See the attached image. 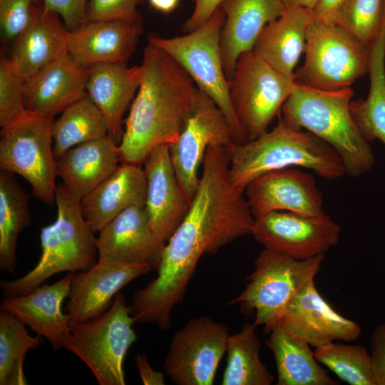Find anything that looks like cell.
Instances as JSON below:
<instances>
[{
	"mask_svg": "<svg viewBox=\"0 0 385 385\" xmlns=\"http://www.w3.org/2000/svg\"><path fill=\"white\" fill-rule=\"evenodd\" d=\"M236 143L225 115L207 95L197 88L190 114L177 140L170 146L172 163L183 191L191 200L200 180L199 170L210 146Z\"/></svg>",
	"mask_w": 385,
	"mask_h": 385,
	"instance_id": "13",
	"label": "cell"
},
{
	"mask_svg": "<svg viewBox=\"0 0 385 385\" xmlns=\"http://www.w3.org/2000/svg\"><path fill=\"white\" fill-rule=\"evenodd\" d=\"M189 209L165 244L153 279L156 288L183 297L205 254H215L236 239L252 234L255 218L245 195L230 175L227 147L210 146Z\"/></svg>",
	"mask_w": 385,
	"mask_h": 385,
	"instance_id": "1",
	"label": "cell"
},
{
	"mask_svg": "<svg viewBox=\"0 0 385 385\" xmlns=\"http://www.w3.org/2000/svg\"><path fill=\"white\" fill-rule=\"evenodd\" d=\"M73 276V273L68 272L52 284L40 285L24 295L4 297L0 309L10 312L37 335L46 338L53 350H60L71 329L62 304L69 295Z\"/></svg>",
	"mask_w": 385,
	"mask_h": 385,
	"instance_id": "20",
	"label": "cell"
},
{
	"mask_svg": "<svg viewBox=\"0 0 385 385\" xmlns=\"http://www.w3.org/2000/svg\"><path fill=\"white\" fill-rule=\"evenodd\" d=\"M88 74L66 51L26 80V110L54 117L87 94Z\"/></svg>",
	"mask_w": 385,
	"mask_h": 385,
	"instance_id": "21",
	"label": "cell"
},
{
	"mask_svg": "<svg viewBox=\"0 0 385 385\" xmlns=\"http://www.w3.org/2000/svg\"><path fill=\"white\" fill-rule=\"evenodd\" d=\"M232 183L245 190L257 177L271 170L299 167L327 180L345 175L342 160L328 143L279 118L278 124L258 138L227 147Z\"/></svg>",
	"mask_w": 385,
	"mask_h": 385,
	"instance_id": "3",
	"label": "cell"
},
{
	"mask_svg": "<svg viewBox=\"0 0 385 385\" xmlns=\"http://www.w3.org/2000/svg\"><path fill=\"white\" fill-rule=\"evenodd\" d=\"M229 83L236 116L249 141L267 132L280 114L295 79L276 70L252 49L239 57Z\"/></svg>",
	"mask_w": 385,
	"mask_h": 385,
	"instance_id": "10",
	"label": "cell"
},
{
	"mask_svg": "<svg viewBox=\"0 0 385 385\" xmlns=\"http://www.w3.org/2000/svg\"><path fill=\"white\" fill-rule=\"evenodd\" d=\"M143 164L147 185L145 210L155 237L165 245L184 219L191 200L178 180L169 145L154 148Z\"/></svg>",
	"mask_w": 385,
	"mask_h": 385,
	"instance_id": "16",
	"label": "cell"
},
{
	"mask_svg": "<svg viewBox=\"0 0 385 385\" xmlns=\"http://www.w3.org/2000/svg\"><path fill=\"white\" fill-rule=\"evenodd\" d=\"M285 8L302 7L312 10L318 0H282Z\"/></svg>",
	"mask_w": 385,
	"mask_h": 385,
	"instance_id": "46",
	"label": "cell"
},
{
	"mask_svg": "<svg viewBox=\"0 0 385 385\" xmlns=\"http://www.w3.org/2000/svg\"><path fill=\"white\" fill-rule=\"evenodd\" d=\"M341 230L328 215L312 217L272 211L255 219L251 235L264 248L306 260L324 255L338 243Z\"/></svg>",
	"mask_w": 385,
	"mask_h": 385,
	"instance_id": "14",
	"label": "cell"
},
{
	"mask_svg": "<svg viewBox=\"0 0 385 385\" xmlns=\"http://www.w3.org/2000/svg\"><path fill=\"white\" fill-rule=\"evenodd\" d=\"M37 0H0V25L4 39L19 37L31 23Z\"/></svg>",
	"mask_w": 385,
	"mask_h": 385,
	"instance_id": "38",
	"label": "cell"
},
{
	"mask_svg": "<svg viewBox=\"0 0 385 385\" xmlns=\"http://www.w3.org/2000/svg\"><path fill=\"white\" fill-rule=\"evenodd\" d=\"M266 342L276 363L277 385H337L317 363L310 345L280 322L269 330Z\"/></svg>",
	"mask_w": 385,
	"mask_h": 385,
	"instance_id": "29",
	"label": "cell"
},
{
	"mask_svg": "<svg viewBox=\"0 0 385 385\" xmlns=\"http://www.w3.org/2000/svg\"><path fill=\"white\" fill-rule=\"evenodd\" d=\"M220 7L225 14L220 50L230 79L239 57L253 49L262 29L279 17L285 7L282 0H224Z\"/></svg>",
	"mask_w": 385,
	"mask_h": 385,
	"instance_id": "23",
	"label": "cell"
},
{
	"mask_svg": "<svg viewBox=\"0 0 385 385\" xmlns=\"http://www.w3.org/2000/svg\"><path fill=\"white\" fill-rule=\"evenodd\" d=\"M312 11L285 8L282 15L268 23L254 45V51L278 71L294 77V70L305 50Z\"/></svg>",
	"mask_w": 385,
	"mask_h": 385,
	"instance_id": "27",
	"label": "cell"
},
{
	"mask_svg": "<svg viewBox=\"0 0 385 385\" xmlns=\"http://www.w3.org/2000/svg\"><path fill=\"white\" fill-rule=\"evenodd\" d=\"M26 79L11 59L0 62V126L5 127L26 111L24 102Z\"/></svg>",
	"mask_w": 385,
	"mask_h": 385,
	"instance_id": "37",
	"label": "cell"
},
{
	"mask_svg": "<svg viewBox=\"0 0 385 385\" xmlns=\"http://www.w3.org/2000/svg\"><path fill=\"white\" fill-rule=\"evenodd\" d=\"M151 270L148 264L122 265L98 260L89 270L73 273L65 309L69 326L103 314L123 287Z\"/></svg>",
	"mask_w": 385,
	"mask_h": 385,
	"instance_id": "17",
	"label": "cell"
},
{
	"mask_svg": "<svg viewBox=\"0 0 385 385\" xmlns=\"http://www.w3.org/2000/svg\"><path fill=\"white\" fill-rule=\"evenodd\" d=\"M371 365L376 385H385V323L378 324L371 337Z\"/></svg>",
	"mask_w": 385,
	"mask_h": 385,
	"instance_id": "41",
	"label": "cell"
},
{
	"mask_svg": "<svg viewBox=\"0 0 385 385\" xmlns=\"http://www.w3.org/2000/svg\"><path fill=\"white\" fill-rule=\"evenodd\" d=\"M225 14L220 6L202 25L185 35L152 36L149 43L167 53L189 75L197 88L207 95L230 123L236 143L246 142L232 103L230 83L220 50Z\"/></svg>",
	"mask_w": 385,
	"mask_h": 385,
	"instance_id": "6",
	"label": "cell"
},
{
	"mask_svg": "<svg viewBox=\"0 0 385 385\" xmlns=\"http://www.w3.org/2000/svg\"><path fill=\"white\" fill-rule=\"evenodd\" d=\"M31 222L29 195L13 173L0 171V270L15 272L19 233Z\"/></svg>",
	"mask_w": 385,
	"mask_h": 385,
	"instance_id": "31",
	"label": "cell"
},
{
	"mask_svg": "<svg viewBox=\"0 0 385 385\" xmlns=\"http://www.w3.org/2000/svg\"><path fill=\"white\" fill-rule=\"evenodd\" d=\"M245 195L255 219L272 211H287L322 217V194L314 178L295 168L267 172L252 180Z\"/></svg>",
	"mask_w": 385,
	"mask_h": 385,
	"instance_id": "15",
	"label": "cell"
},
{
	"mask_svg": "<svg viewBox=\"0 0 385 385\" xmlns=\"http://www.w3.org/2000/svg\"><path fill=\"white\" fill-rule=\"evenodd\" d=\"M369 48L336 24L312 21L305 46V61L295 81L322 90L349 87L369 71Z\"/></svg>",
	"mask_w": 385,
	"mask_h": 385,
	"instance_id": "11",
	"label": "cell"
},
{
	"mask_svg": "<svg viewBox=\"0 0 385 385\" xmlns=\"http://www.w3.org/2000/svg\"><path fill=\"white\" fill-rule=\"evenodd\" d=\"M370 86L366 98L351 101L353 119L367 142L385 145V1L381 27L369 48Z\"/></svg>",
	"mask_w": 385,
	"mask_h": 385,
	"instance_id": "30",
	"label": "cell"
},
{
	"mask_svg": "<svg viewBox=\"0 0 385 385\" xmlns=\"http://www.w3.org/2000/svg\"><path fill=\"white\" fill-rule=\"evenodd\" d=\"M146 178L140 165L121 163L103 182L81 200L83 215L93 233L127 208L145 205Z\"/></svg>",
	"mask_w": 385,
	"mask_h": 385,
	"instance_id": "24",
	"label": "cell"
},
{
	"mask_svg": "<svg viewBox=\"0 0 385 385\" xmlns=\"http://www.w3.org/2000/svg\"><path fill=\"white\" fill-rule=\"evenodd\" d=\"M135 362L141 381L144 385L165 384L164 374L153 369L146 355H135Z\"/></svg>",
	"mask_w": 385,
	"mask_h": 385,
	"instance_id": "44",
	"label": "cell"
},
{
	"mask_svg": "<svg viewBox=\"0 0 385 385\" xmlns=\"http://www.w3.org/2000/svg\"><path fill=\"white\" fill-rule=\"evenodd\" d=\"M324 258L297 260L264 248L245 288L230 304H237L245 314H255L254 324L269 332L292 297L314 279Z\"/></svg>",
	"mask_w": 385,
	"mask_h": 385,
	"instance_id": "8",
	"label": "cell"
},
{
	"mask_svg": "<svg viewBox=\"0 0 385 385\" xmlns=\"http://www.w3.org/2000/svg\"><path fill=\"white\" fill-rule=\"evenodd\" d=\"M314 354L317 361L349 384L376 385L370 354L359 344L332 342L315 348Z\"/></svg>",
	"mask_w": 385,
	"mask_h": 385,
	"instance_id": "35",
	"label": "cell"
},
{
	"mask_svg": "<svg viewBox=\"0 0 385 385\" xmlns=\"http://www.w3.org/2000/svg\"><path fill=\"white\" fill-rule=\"evenodd\" d=\"M140 66V82L118 145L121 163L140 165L154 148L177 140L197 91L186 71L154 45L145 48Z\"/></svg>",
	"mask_w": 385,
	"mask_h": 385,
	"instance_id": "2",
	"label": "cell"
},
{
	"mask_svg": "<svg viewBox=\"0 0 385 385\" xmlns=\"http://www.w3.org/2000/svg\"><path fill=\"white\" fill-rule=\"evenodd\" d=\"M229 329L209 316L190 319L173 334L163 369L178 385H211L226 353Z\"/></svg>",
	"mask_w": 385,
	"mask_h": 385,
	"instance_id": "12",
	"label": "cell"
},
{
	"mask_svg": "<svg viewBox=\"0 0 385 385\" xmlns=\"http://www.w3.org/2000/svg\"><path fill=\"white\" fill-rule=\"evenodd\" d=\"M54 120L26 110L0 133L1 170L23 177L33 196L48 205L56 200L58 176L52 144Z\"/></svg>",
	"mask_w": 385,
	"mask_h": 385,
	"instance_id": "9",
	"label": "cell"
},
{
	"mask_svg": "<svg viewBox=\"0 0 385 385\" xmlns=\"http://www.w3.org/2000/svg\"><path fill=\"white\" fill-rule=\"evenodd\" d=\"M346 0H318L312 10V21L335 24L337 14Z\"/></svg>",
	"mask_w": 385,
	"mask_h": 385,
	"instance_id": "43",
	"label": "cell"
},
{
	"mask_svg": "<svg viewBox=\"0 0 385 385\" xmlns=\"http://www.w3.org/2000/svg\"><path fill=\"white\" fill-rule=\"evenodd\" d=\"M98 232L96 245L99 260L158 267L165 245L155 237L145 205L127 208Z\"/></svg>",
	"mask_w": 385,
	"mask_h": 385,
	"instance_id": "19",
	"label": "cell"
},
{
	"mask_svg": "<svg viewBox=\"0 0 385 385\" xmlns=\"http://www.w3.org/2000/svg\"><path fill=\"white\" fill-rule=\"evenodd\" d=\"M108 135L106 120L86 94L66 107L53 126L55 158L68 149Z\"/></svg>",
	"mask_w": 385,
	"mask_h": 385,
	"instance_id": "33",
	"label": "cell"
},
{
	"mask_svg": "<svg viewBox=\"0 0 385 385\" xmlns=\"http://www.w3.org/2000/svg\"><path fill=\"white\" fill-rule=\"evenodd\" d=\"M141 66L125 63H102L88 68L86 93L105 117L108 136L119 145L123 117L131 104L141 78Z\"/></svg>",
	"mask_w": 385,
	"mask_h": 385,
	"instance_id": "25",
	"label": "cell"
},
{
	"mask_svg": "<svg viewBox=\"0 0 385 385\" xmlns=\"http://www.w3.org/2000/svg\"><path fill=\"white\" fill-rule=\"evenodd\" d=\"M385 0H346L335 24L363 44L369 46L383 22Z\"/></svg>",
	"mask_w": 385,
	"mask_h": 385,
	"instance_id": "36",
	"label": "cell"
},
{
	"mask_svg": "<svg viewBox=\"0 0 385 385\" xmlns=\"http://www.w3.org/2000/svg\"><path fill=\"white\" fill-rule=\"evenodd\" d=\"M194 10L184 25L186 32H190L205 23L220 6L224 0H193Z\"/></svg>",
	"mask_w": 385,
	"mask_h": 385,
	"instance_id": "42",
	"label": "cell"
},
{
	"mask_svg": "<svg viewBox=\"0 0 385 385\" xmlns=\"http://www.w3.org/2000/svg\"><path fill=\"white\" fill-rule=\"evenodd\" d=\"M125 297L118 293L101 315L71 327L63 349L80 358L100 385H125L123 363L136 341Z\"/></svg>",
	"mask_w": 385,
	"mask_h": 385,
	"instance_id": "7",
	"label": "cell"
},
{
	"mask_svg": "<svg viewBox=\"0 0 385 385\" xmlns=\"http://www.w3.org/2000/svg\"><path fill=\"white\" fill-rule=\"evenodd\" d=\"M56 163L63 186L81 200L108 178L121 160L118 144L106 135L68 149Z\"/></svg>",
	"mask_w": 385,
	"mask_h": 385,
	"instance_id": "26",
	"label": "cell"
},
{
	"mask_svg": "<svg viewBox=\"0 0 385 385\" xmlns=\"http://www.w3.org/2000/svg\"><path fill=\"white\" fill-rule=\"evenodd\" d=\"M141 21H86L68 31L67 51L81 66L125 63L142 32Z\"/></svg>",
	"mask_w": 385,
	"mask_h": 385,
	"instance_id": "22",
	"label": "cell"
},
{
	"mask_svg": "<svg viewBox=\"0 0 385 385\" xmlns=\"http://www.w3.org/2000/svg\"><path fill=\"white\" fill-rule=\"evenodd\" d=\"M279 322L311 346L332 342H352L361 334L360 326L337 312L311 280L289 301Z\"/></svg>",
	"mask_w": 385,
	"mask_h": 385,
	"instance_id": "18",
	"label": "cell"
},
{
	"mask_svg": "<svg viewBox=\"0 0 385 385\" xmlns=\"http://www.w3.org/2000/svg\"><path fill=\"white\" fill-rule=\"evenodd\" d=\"M353 94L350 87L322 90L295 81L280 117L328 143L339 155L345 173L359 177L371 170L375 157L353 119L350 111Z\"/></svg>",
	"mask_w": 385,
	"mask_h": 385,
	"instance_id": "4",
	"label": "cell"
},
{
	"mask_svg": "<svg viewBox=\"0 0 385 385\" xmlns=\"http://www.w3.org/2000/svg\"><path fill=\"white\" fill-rule=\"evenodd\" d=\"M55 203L56 220L41 230L38 262L20 278L1 281L4 297L24 295L58 272L86 271L98 262L96 237L83 215L81 200L62 184L56 185Z\"/></svg>",
	"mask_w": 385,
	"mask_h": 385,
	"instance_id": "5",
	"label": "cell"
},
{
	"mask_svg": "<svg viewBox=\"0 0 385 385\" xmlns=\"http://www.w3.org/2000/svg\"><path fill=\"white\" fill-rule=\"evenodd\" d=\"M254 323H246L227 340V366L222 385H270L274 376L260 357V342Z\"/></svg>",
	"mask_w": 385,
	"mask_h": 385,
	"instance_id": "32",
	"label": "cell"
},
{
	"mask_svg": "<svg viewBox=\"0 0 385 385\" xmlns=\"http://www.w3.org/2000/svg\"><path fill=\"white\" fill-rule=\"evenodd\" d=\"M25 324L5 310L0 312V384H28L24 372L27 352L39 347L43 337H31Z\"/></svg>",
	"mask_w": 385,
	"mask_h": 385,
	"instance_id": "34",
	"label": "cell"
},
{
	"mask_svg": "<svg viewBox=\"0 0 385 385\" xmlns=\"http://www.w3.org/2000/svg\"><path fill=\"white\" fill-rule=\"evenodd\" d=\"M68 30L54 13L35 7L32 20L18 37L11 60L26 80L67 51Z\"/></svg>",
	"mask_w": 385,
	"mask_h": 385,
	"instance_id": "28",
	"label": "cell"
},
{
	"mask_svg": "<svg viewBox=\"0 0 385 385\" xmlns=\"http://www.w3.org/2000/svg\"><path fill=\"white\" fill-rule=\"evenodd\" d=\"M43 9L61 16L66 28L73 31L86 21L88 0H42Z\"/></svg>",
	"mask_w": 385,
	"mask_h": 385,
	"instance_id": "40",
	"label": "cell"
},
{
	"mask_svg": "<svg viewBox=\"0 0 385 385\" xmlns=\"http://www.w3.org/2000/svg\"><path fill=\"white\" fill-rule=\"evenodd\" d=\"M153 8L162 13L168 14L175 9L179 0H148Z\"/></svg>",
	"mask_w": 385,
	"mask_h": 385,
	"instance_id": "45",
	"label": "cell"
},
{
	"mask_svg": "<svg viewBox=\"0 0 385 385\" xmlns=\"http://www.w3.org/2000/svg\"><path fill=\"white\" fill-rule=\"evenodd\" d=\"M142 1L143 0H88L85 22L141 21L137 7Z\"/></svg>",
	"mask_w": 385,
	"mask_h": 385,
	"instance_id": "39",
	"label": "cell"
}]
</instances>
